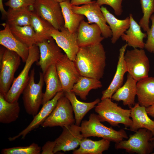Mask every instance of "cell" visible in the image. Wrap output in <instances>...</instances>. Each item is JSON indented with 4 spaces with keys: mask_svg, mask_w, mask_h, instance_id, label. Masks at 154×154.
<instances>
[{
    "mask_svg": "<svg viewBox=\"0 0 154 154\" xmlns=\"http://www.w3.org/2000/svg\"><path fill=\"white\" fill-rule=\"evenodd\" d=\"M106 52L101 43L79 47L74 61L81 76L100 80L106 65Z\"/></svg>",
    "mask_w": 154,
    "mask_h": 154,
    "instance_id": "cell-1",
    "label": "cell"
},
{
    "mask_svg": "<svg viewBox=\"0 0 154 154\" xmlns=\"http://www.w3.org/2000/svg\"><path fill=\"white\" fill-rule=\"evenodd\" d=\"M101 122L97 114H90L88 120L83 121L81 123V131L83 137H101L115 143L128 138L124 129L116 130L112 127L105 126Z\"/></svg>",
    "mask_w": 154,
    "mask_h": 154,
    "instance_id": "cell-2",
    "label": "cell"
},
{
    "mask_svg": "<svg viewBox=\"0 0 154 154\" xmlns=\"http://www.w3.org/2000/svg\"><path fill=\"white\" fill-rule=\"evenodd\" d=\"M95 111L101 122L106 121L113 126L120 124L129 127L132 123L131 110L124 109L113 102L111 98L100 100L95 107Z\"/></svg>",
    "mask_w": 154,
    "mask_h": 154,
    "instance_id": "cell-3",
    "label": "cell"
},
{
    "mask_svg": "<svg viewBox=\"0 0 154 154\" xmlns=\"http://www.w3.org/2000/svg\"><path fill=\"white\" fill-rule=\"evenodd\" d=\"M35 69L33 68L31 70L29 80L22 93L25 111L29 115L33 117L38 112L42 105L43 94L42 89L44 82L42 72H39V80L37 83L35 82Z\"/></svg>",
    "mask_w": 154,
    "mask_h": 154,
    "instance_id": "cell-4",
    "label": "cell"
},
{
    "mask_svg": "<svg viewBox=\"0 0 154 154\" xmlns=\"http://www.w3.org/2000/svg\"><path fill=\"white\" fill-rule=\"evenodd\" d=\"M131 134L127 140H122L116 143L115 148L117 150L123 149L129 153L149 154L154 149L151 139L153 136L152 132L145 129H138Z\"/></svg>",
    "mask_w": 154,
    "mask_h": 154,
    "instance_id": "cell-5",
    "label": "cell"
},
{
    "mask_svg": "<svg viewBox=\"0 0 154 154\" xmlns=\"http://www.w3.org/2000/svg\"><path fill=\"white\" fill-rule=\"evenodd\" d=\"M39 57L38 46L34 45L30 46L24 67L17 77L14 78L11 86L4 97L6 100L10 103L18 101L29 80V73L31 68L34 62L39 60Z\"/></svg>",
    "mask_w": 154,
    "mask_h": 154,
    "instance_id": "cell-6",
    "label": "cell"
},
{
    "mask_svg": "<svg viewBox=\"0 0 154 154\" xmlns=\"http://www.w3.org/2000/svg\"><path fill=\"white\" fill-rule=\"evenodd\" d=\"M21 59L16 53L7 48L0 57V94L4 97L12 84L14 74L20 65Z\"/></svg>",
    "mask_w": 154,
    "mask_h": 154,
    "instance_id": "cell-7",
    "label": "cell"
},
{
    "mask_svg": "<svg viewBox=\"0 0 154 154\" xmlns=\"http://www.w3.org/2000/svg\"><path fill=\"white\" fill-rule=\"evenodd\" d=\"M124 59L127 72L136 81L149 76V61L143 49L133 48L127 50Z\"/></svg>",
    "mask_w": 154,
    "mask_h": 154,
    "instance_id": "cell-8",
    "label": "cell"
},
{
    "mask_svg": "<svg viewBox=\"0 0 154 154\" xmlns=\"http://www.w3.org/2000/svg\"><path fill=\"white\" fill-rule=\"evenodd\" d=\"M73 111L68 99L62 96L58 100L57 103L49 115L41 126L43 127L64 126L75 123Z\"/></svg>",
    "mask_w": 154,
    "mask_h": 154,
    "instance_id": "cell-9",
    "label": "cell"
},
{
    "mask_svg": "<svg viewBox=\"0 0 154 154\" xmlns=\"http://www.w3.org/2000/svg\"><path fill=\"white\" fill-rule=\"evenodd\" d=\"M33 8L37 14L55 29L60 30L64 27V19L59 3L55 0H36Z\"/></svg>",
    "mask_w": 154,
    "mask_h": 154,
    "instance_id": "cell-10",
    "label": "cell"
},
{
    "mask_svg": "<svg viewBox=\"0 0 154 154\" xmlns=\"http://www.w3.org/2000/svg\"><path fill=\"white\" fill-rule=\"evenodd\" d=\"M71 8L74 13L86 17L89 23H94L97 24L100 27L102 35L104 38L112 37L111 30L109 26L107 24L100 6L96 1H92L81 6H71Z\"/></svg>",
    "mask_w": 154,
    "mask_h": 154,
    "instance_id": "cell-11",
    "label": "cell"
},
{
    "mask_svg": "<svg viewBox=\"0 0 154 154\" xmlns=\"http://www.w3.org/2000/svg\"><path fill=\"white\" fill-rule=\"evenodd\" d=\"M57 73L64 93L71 91L81 76L74 62L65 54L55 63Z\"/></svg>",
    "mask_w": 154,
    "mask_h": 154,
    "instance_id": "cell-12",
    "label": "cell"
},
{
    "mask_svg": "<svg viewBox=\"0 0 154 154\" xmlns=\"http://www.w3.org/2000/svg\"><path fill=\"white\" fill-rule=\"evenodd\" d=\"M62 131L55 140L56 142L54 153L59 151L64 152L74 150L79 145L84 138L81 131V127L73 124L62 127Z\"/></svg>",
    "mask_w": 154,
    "mask_h": 154,
    "instance_id": "cell-13",
    "label": "cell"
},
{
    "mask_svg": "<svg viewBox=\"0 0 154 154\" xmlns=\"http://www.w3.org/2000/svg\"><path fill=\"white\" fill-rule=\"evenodd\" d=\"M77 32L71 33L64 27L59 30L53 28L51 36L58 45L71 60L74 61L79 47L77 41Z\"/></svg>",
    "mask_w": 154,
    "mask_h": 154,
    "instance_id": "cell-14",
    "label": "cell"
},
{
    "mask_svg": "<svg viewBox=\"0 0 154 154\" xmlns=\"http://www.w3.org/2000/svg\"><path fill=\"white\" fill-rule=\"evenodd\" d=\"M37 45L40 52V57L37 65L40 66L44 74L50 66L55 64L64 54L52 37L39 42Z\"/></svg>",
    "mask_w": 154,
    "mask_h": 154,
    "instance_id": "cell-15",
    "label": "cell"
},
{
    "mask_svg": "<svg viewBox=\"0 0 154 154\" xmlns=\"http://www.w3.org/2000/svg\"><path fill=\"white\" fill-rule=\"evenodd\" d=\"M64 95V93L63 91L60 92L52 99L42 105L40 111L34 117L33 120L27 126L17 135L9 137V140L12 141L20 137H21L22 139H24L30 132L38 128L40 125H41L53 111L58 100Z\"/></svg>",
    "mask_w": 154,
    "mask_h": 154,
    "instance_id": "cell-16",
    "label": "cell"
},
{
    "mask_svg": "<svg viewBox=\"0 0 154 154\" xmlns=\"http://www.w3.org/2000/svg\"><path fill=\"white\" fill-rule=\"evenodd\" d=\"M77 41L79 47L101 43L104 38L101 30L96 24H89L82 20L77 30Z\"/></svg>",
    "mask_w": 154,
    "mask_h": 154,
    "instance_id": "cell-17",
    "label": "cell"
},
{
    "mask_svg": "<svg viewBox=\"0 0 154 154\" xmlns=\"http://www.w3.org/2000/svg\"><path fill=\"white\" fill-rule=\"evenodd\" d=\"M4 29L0 31V44L6 48L16 53L22 61L26 62L28 58L29 47L19 40L13 34L10 25L3 24Z\"/></svg>",
    "mask_w": 154,
    "mask_h": 154,
    "instance_id": "cell-18",
    "label": "cell"
},
{
    "mask_svg": "<svg viewBox=\"0 0 154 154\" xmlns=\"http://www.w3.org/2000/svg\"><path fill=\"white\" fill-rule=\"evenodd\" d=\"M128 46L126 43L119 49L116 72L109 86L102 92L101 100L106 98L111 99L113 94L123 85L124 74L127 72L124 56Z\"/></svg>",
    "mask_w": 154,
    "mask_h": 154,
    "instance_id": "cell-19",
    "label": "cell"
},
{
    "mask_svg": "<svg viewBox=\"0 0 154 154\" xmlns=\"http://www.w3.org/2000/svg\"><path fill=\"white\" fill-rule=\"evenodd\" d=\"M129 108L132 123L128 129L135 132L140 129L145 128L150 131L154 136V121L149 117L146 108L137 102Z\"/></svg>",
    "mask_w": 154,
    "mask_h": 154,
    "instance_id": "cell-20",
    "label": "cell"
},
{
    "mask_svg": "<svg viewBox=\"0 0 154 154\" xmlns=\"http://www.w3.org/2000/svg\"><path fill=\"white\" fill-rule=\"evenodd\" d=\"M137 82L128 73L126 82L113 94L111 99L117 102L122 101L123 105L129 108L133 107L135 104Z\"/></svg>",
    "mask_w": 154,
    "mask_h": 154,
    "instance_id": "cell-21",
    "label": "cell"
},
{
    "mask_svg": "<svg viewBox=\"0 0 154 154\" xmlns=\"http://www.w3.org/2000/svg\"><path fill=\"white\" fill-rule=\"evenodd\" d=\"M43 74L46 88L45 92L43 93L42 105L52 99L58 92L62 91L55 64L50 66Z\"/></svg>",
    "mask_w": 154,
    "mask_h": 154,
    "instance_id": "cell-22",
    "label": "cell"
},
{
    "mask_svg": "<svg viewBox=\"0 0 154 154\" xmlns=\"http://www.w3.org/2000/svg\"><path fill=\"white\" fill-rule=\"evenodd\" d=\"M130 24L128 29L121 37L122 40L125 41L128 46L133 48L143 49L145 44L143 39L147 37V33H143L141 27L134 19L133 15L130 14Z\"/></svg>",
    "mask_w": 154,
    "mask_h": 154,
    "instance_id": "cell-23",
    "label": "cell"
},
{
    "mask_svg": "<svg viewBox=\"0 0 154 154\" xmlns=\"http://www.w3.org/2000/svg\"><path fill=\"white\" fill-rule=\"evenodd\" d=\"M101 9L111 30V42L114 44L128 29L130 24L129 17H128L125 19L120 20L110 13L106 7L102 6Z\"/></svg>",
    "mask_w": 154,
    "mask_h": 154,
    "instance_id": "cell-24",
    "label": "cell"
},
{
    "mask_svg": "<svg viewBox=\"0 0 154 154\" xmlns=\"http://www.w3.org/2000/svg\"><path fill=\"white\" fill-rule=\"evenodd\" d=\"M136 96L138 103L146 108L154 104V77H149L138 81Z\"/></svg>",
    "mask_w": 154,
    "mask_h": 154,
    "instance_id": "cell-25",
    "label": "cell"
},
{
    "mask_svg": "<svg viewBox=\"0 0 154 154\" xmlns=\"http://www.w3.org/2000/svg\"><path fill=\"white\" fill-rule=\"evenodd\" d=\"M64 95L71 104L75 115V124L78 126H80L83 118L87 113L95 108L100 101L99 98H97L90 102L80 101L77 98L75 94L71 91L64 93Z\"/></svg>",
    "mask_w": 154,
    "mask_h": 154,
    "instance_id": "cell-26",
    "label": "cell"
},
{
    "mask_svg": "<svg viewBox=\"0 0 154 154\" xmlns=\"http://www.w3.org/2000/svg\"><path fill=\"white\" fill-rule=\"evenodd\" d=\"M110 142L103 138L98 141H93L84 138L80 143L79 148L74 150L72 154H102L108 149Z\"/></svg>",
    "mask_w": 154,
    "mask_h": 154,
    "instance_id": "cell-27",
    "label": "cell"
},
{
    "mask_svg": "<svg viewBox=\"0 0 154 154\" xmlns=\"http://www.w3.org/2000/svg\"><path fill=\"white\" fill-rule=\"evenodd\" d=\"M64 20V27L71 33L77 31L84 16L74 12L71 8L70 0H65L60 3Z\"/></svg>",
    "mask_w": 154,
    "mask_h": 154,
    "instance_id": "cell-28",
    "label": "cell"
},
{
    "mask_svg": "<svg viewBox=\"0 0 154 154\" xmlns=\"http://www.w3.org/2000/svg\"><path fill=\"white\" fill-rule=\"evenodd\" d=\"M20 110L18 101L9 102L0 94V123L6 124L15 121L19 117Z\"/></svg>",
    "mask_w": 154,
    "mask_h": 154,
    "instance_id": "cell-29",
    "label": "cell"
},
{
    "mask_svg": "<svg viewBox=\"0 0 154 154\" xmlns=\"http://www.w3.org/2000/svg\"><path fill=\"white\" fill-rule=\"evenodd\" d=\"M102 86L100 80L81 76L74 85L71 91L79 96L81 99L86 100L91 90L100 88Z\"/></svg>",
    "mask_w": 154,
    "mask_h": 154,
    "instance_id": "cell-30",
    "label": "cell"
},
{
    "mask_svg": "<svg viewBox=\"0 0 154 154\" xmlns=\"http://www.w3.org/2000/svg\"><path fill=\"white\" fill-rule=\"evenodd\" d=\"M31 25L35 31L37 44L52 38L51 32L54 28L35 12H33L32 15Z\"/></svg>",
    "mask_w": 154,
    "mask_h": 154,
    "instance_id": "cell-31",
    "label": "cell"
},
{
    "mask_svg": "<svg viewBox=\"0 0 154 154\" xmlns=\"http://www.w3.org/2000/svg\"><path fill=\"white\" fill-rule=\"evenodd\" d=\"M7 23L10 26L31 25L33 11L29 7L9 8L7 11Z\"/></svg>",
    "mask_w": 154,
    "mask_h": 154,
    "instance_id": "cell-32",
    "label": "cell"
},
{
    "mask_svg": "<svg viewBox=\"0 0 154 154\" xmlns=\"http://www.w3.org/2000/svg\"><path fill=\"white\" fill-rule=\"evenodd\" d=\"M10 27L14 35L24 44L29 47L37 44L35 31L31 25Z\"/></svg>",
    "mask_w": 154,
    "mask_h": 154,
    "instance_id": "cell-33",
    "label": "cell"
},
{
    "mask_svg": "<svg viewBox=\"0 0 154 154\" xmlns=\"http://www.w3.org/2000/svg\"><path fill=\"white\" fill-rule=\"evenodd\" d=\"M143 16L139 24L145 32L149 30V19L154 13V0H140Z\"/></svg>",
    "mask_w": 154,
    "mask_h": 154,
    "instance_id": "cell-34",
    "label": "cell"
},
{
    "mask_svg": "<svg viewBox=\"0 0 154 154\" xmlns=\"http://www.w3.org/2000/svg\"><path fill=\"white\" fill-rule=\"evenodd\" d=\"M41 149L38 144L33 143L27 146H19L3 149L2 154H40Z\"/></svg>",
    "mask_w": 154,
    "mask_h": 154,
    "instance_id": "cell-35",
    "label": "cell"
},
{
    "mask_svg": "<svg viewBox=\"0 0 154 154\" xmlns=\"http://www.w3.org/2000/svg\"><path fill=\"white\" fill-rule=\"evenodd\" d=\"M150 19L152 25L146 32L147 39L145 44L144 48L149 52L154 53V14L151 16Z\"/></svg>",
    "mask_w": 154,
    "mask_h": 154,
    "instance_id": "cell-36",
    "label": "cell"
},
{
    "mask_svg": "<svg viewBox=\"0 0 154 154\" xmlns=\"http://www.w3.org/2000/svg\"><path fill=\"white\" fill-rule=\"evenodd\" d=\"M124 0H97L98 4L101 6L103 5H108L112 7L115 14L117 16L121 15L123 12L121 4Z\"/></svg>",
    "mask_w": 154,
    "mask_h": 154,
    "instance_id": "cell-37",
    "label": "cell"
},
{
    "mask_svg": "<svg viewBox=\"0 0 154 154\" xmlns=\"http://www.w3.org/2000/svg\"><path fill=\"white\" fill-rule=\"evenodd\" d=\"M36 0H9L5 3V5L13 9L21 7L29 8L33 6Z\"/></svg>",
    "mask_w": 154,
    "mask_h": 154,
    "instance_id": "cell-38",
    "label": "cell"
},
{
    "mask_svg": "<svg viewBox=\"0 0 154 154\" xmlns=\"http://www.w3.org/2000/svg\"><path fill=\"white\" fill-rule=\"evenodd\" d=\"M56 144L55 141H48L42 147V154H54V150Z\"/></svg>",
    "mask_w": 154,
    "mask_h": 154,
    "instance_id": "cell-39",
    "label": "cell"
},
{
    "mask_svg": "<svg viewBox=\"0 0 154 154\" xmlns=\"http://www.w3.org/2000/svg\"><path fill=\"white\" fill-rule=\"evenodd\" d=\"M91 1L92 0H70V4L71 6H78L87 4Z\"/></svg>",
    "mask_w": 154,
    "mask_h": 154,
    "instance_id": "cell-40",
    "label": "cell"
},
{
    "mask_svg": "<svg viewBox=\"0 0 154 154\" xmlns=\"http://www.w3.org/2000/svg\"><path fill=\"white\" fill-rule=\"evenodd\" d=\"M146 110L148 115L151 116L154 119V104L146 108Z\"/></svg>",
    "mask_w": 154,
    "mask_h": 154,
    "instance_id": "cell-41",
    "label": "cell"
},
{
    "mask_svg": "<svg viewBox=\"0 0 154 154\" xmlns=\"http://www.w3.org/2000/svg\"><path fill=\"white\" fill-rule=\"evenodd\" d=\"M0 10L2 16L4 18H7V12L5 9L3 3V0H0Z\"/></svg>",
    "mask_w": 154,
    "mask_h": 154,
    "instance_id": "cell-42",
    "label": "cell"
},
{
    "mask_svg": "<svg viewBox=\"0 0 154 154\" xmlns=\"http://www.w3.org/2000/svg\"><path fill=\"white\" fill-rule=\"evenodd\" d=\"M55 0L56 1H57V2L60 3H61L62 1H65V0Z\"/></svg>",
    "mask_w": 154,
    "mask_h": 154,
    "instance_id": "cell-43",
    "label": "cell"
},
{
    "mask_svg": "<svg viewBox=\"0 0 154 154\" xmlns=\"http://www.w3.org/2000/svg\"><path fill=\"white\" fill-rule=\"evenodd\" d=\"M152 141V142L153 144V145L154 146V140H153V141ZM152 154H154V152L152 153Z\"/></svg>",
    "mask_w": 154,
    "mask_h": 154,
    "instance_id": "cell-44",
    "label": "cell"
},
{
    "mask_svg": "<svg viewBox=\"0 0 154 154\" xmlns=\"http://www.w3.org/2000/svg\"><path fill=\"white\" fill-rule=\"evenodd\" d=\"M154 140V136L151 139V141H152Z\"/></svg>",
    "mask_w": 154,
    "mask_h": 154,
    "instance_id": "cell-45",
    "label": "cell"
}]
</instances>
